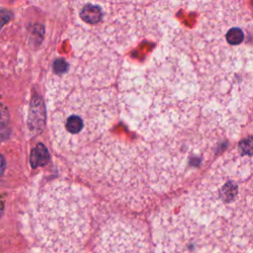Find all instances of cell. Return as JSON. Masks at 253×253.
<instances>
[{
  "label": "cell",
  "mask_w": 253,
  "mask_h": 253,
  "mask_svg": "<svg viewBox=\"0 0 253 253\" xmlns=\"http://www.w3.org/2000/svg\"><path fill=\"white\" fill-rule=\"evenodd\" d=\"M95 253H149L147 236L137 223L116 217L107 221L100 230Z\"/></svg>",
  "instance_id": "cell-2"
},
{
  "label": "cell",
  "mask_w": 253,
  "mask_h": 253,
  "mask_svg": "<svg viewBox=\"0 0 253 253\" xmlns=\"http://www.w3.org/2000/svg\"><path fill=\"white\" fill-rule=\"evenodd\" d=\"M244 38H245L244 32L237 27H233L229 29L225 34L226 42L231 45H237L241 43L244 41Z\"/></svg>",
  "instance_id": "cell-5"
},
{
  "label": "cell",
  "mask_w": 253,
  "mask_h": 253,
  "mask_svg": "<svg viewBox=\"0 0 253 253\" xmlns=\"http://www.w3.org/2000/svg\"><path fill=\"white\" fill-rule=\"evenodd\" d=\"M11 13L7 9H0V30L10 20Z\"/></svg>",
  "instance_id": "cell-7"
},
{
  "label": "cell",
  "mask_w": 253,
  "mask_h": 253,
  "mask_svg": "<svg viewBox=\"0 0 253 253\" xmlns=\"http://www.w3.org/2000/svg\"><path fill=\"white\" fill-rule=\"evenodd\" d=\"M250 253H253V252H250Z\"/></svg>",
  "instance_id": "cell-11"
},
{
  "label": "cell",
  "mask_w": 253,
  "mask_h": 253,
  "mask_svg": "<svg viewBox=\"0 0 253 253\" xmlns=\"http://www.w3.org/2000/svg\"><path fill=\"white\" fill-rule=\"evenodd\" d=\"M49 160V153L44 145L39 143L31 152L30 163L33 168L43 166Z\"/></svg>",
  "instance_id": "cell-3"
},
{
  "label": "cell",
  "mask_w": 253,
  "mask_h": 253,
  "mask_svg": "<svg viewBox=\"0 0 253 253\" xmlns=\"http://www.w3.org/2000/svg\"><path fill=\"white\" fill-rule=\"evenodd\" d=\"M239 149L243 154H253V137L247 138L239 143Z\"/></svg>",
  "instance_id": "cell-6"
},
{
  "label": "cell",
  "mask_w": 253,
  "mask_h": 253,
  "mask_svg": "<svg viewBox=\"0 0 253 253\" xmlns=\"http://www.w3.org/2000/svg\"><path fill=\"white\" fill-rule=\"evenodd\" d=\"M33 221L45 253L81 249L89 229V200L77 185L59 181L47 184L34 199Z\"/></svg>",
  "instance_id": "cell-1"
},
{
  "label": "cell",
  "mask_w": 253,
  "mask_h": 253,
  "mask_svg": "<svg viewBox=\"0 0 253 253\" xmlns=\"http://www.w3.org/2000/svg\"><path fill=\"white\" fill-rule=\"evenodd\" d=\"M80 16L85 23L97 24L102 19V10L97 5L88 4L82 8Z\"/></svg>",
  "instance_id": "cell-4"
},
{
  "label": "cell",
  "mask_w": 253,
  "mask_h": 253,
  "mask_svg": "<svg viewBox=\"0 0 253 253\" xmlns=\"http://www.w3.org/2000/svg\"><path fill=\"white\" fill-rule=\"evenodd\" d=\"M2 211H3V202H2V200L0 199V216H1V214H2Z\"/></svg>",
  "instance_id": "cell-10"
},
{
  "label": "cell",
  "mask_w": 253,
  "mask_h": 253,
  "mask_svg": "<svg viewBox=\"0 0 253 253\" xmlns=\"http://www.w3.org/2000/svg\"><path fill=\"white\" fill-rule=\"evenodd\" d=\"M7 119V112L5 110V107L0 102V126H4V121Z\"/></svg>",
  "instance_id": "cell-8"
},
{
  "label": "cell",
  "mask_w": 253,
  "mask_h": 253,
  "mask_svg": "<svg viewBox=\"0 0 253 253\" xmlns=\"http://www.w3.org/2000/svg\"><path fill=\"white\" fill-rule=\"evenodd\" d=\"M5 159L4 157L0 154V177L4 174V171H5Z\"/></svg>",
  "instance_id": "cell-9"
}]
</instances>
